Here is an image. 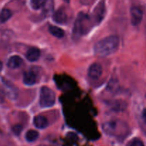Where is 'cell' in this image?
Listing matches in <instances>:
<instances>
[{"label":"cell","instance_id":"6da1fadb","mask_svg":"<svg viewBox=\"0 0 146 146\" xmlns=\"http://www.w3.org/2000/svg\"><path fill=\"white\" fill-rule=\"evenodd\" d=\"M119 46V38L117 36H109L98 41L94 46V52L101 57L108 56L115 52Z\"/></svg>","mask_w":146,"mask_h":146},{"label":"cell","instance_id":"7a4b0ae2","mask_svg":"<svg viewBox=\"0 0 146 146\" xmlns=\"http://www.w3.org/2000/svg\"><path fill=\"white\" fill-rule=\"evenodd\" d=\"M56 96L54 91L48 87L43 86L40 92L39 104L42 108H48L55 104Z\"/></svg>","mask_w":146,"mask_h":146},{"label":"cell","instance_id":"3957f363","mask_svg":"<svg viewBox=\"0 0 146 146\" xmlns=\"http://www.w3.org/2000/svg\"><path fill=\"white\" fill-rule=\"evenodd\" d=\"M131 22H132L133 25L137 26L142 21L143 13L140 8L137 7H133L131 9Z\"/></svg>","mask_w":146,"mask_h":146},{"label":"cell","instance_id":"277c9868","mask_svg":"<svg viewBox=\"0 0 146 146\" xmlns=\"http://www.w3.org/2000/svg\"><path fill=\"white\" fill-rule=\"evenodd\" d=\"M88 74L92 79H98L102 74V67L98 63H94L90 66L88 68Z\"/></svg>","mask_w":146,"mask_h":146},{"label":"cell","instance_id":"5b68a950","mask_svg":"<svg viewBox=\"0 0 146 146\" xmlns=\"http://www.w3.org/2000/svg\"><path fill=\"white\" fill-rule=\"evenodd\" d=\"M67 14L64 9H59L53 15V19L54 21L60 24H64L67 22Z\"/></svg>","mask_w":146,"mask_h":146},{"label":"cell","instance_id":"8992f818","mask_svg":"<svg viewBox=\"0 0 146 146\" xmlns=\"http://www.w3.org/2000/svg\"><path fill=\"white\" fill-rule=\"evenodd\" d=\"M41 56V51L38 48L36 47H31L27 51L26 54V58L29 61L34 62L37 61Z\"/></svg>","mask_w":146,"mask_h":146},{"label":"cell","instance_id":"52a82bcc","mask_svg":"<svg viewBox=\"0 0 146 146\" xmlns=\"http://www.w3.org/2000/svg\"><path fill=\"white\" fill-rule=\"evenodd\" d=\"M23 81L27 86L34 85L36 82V76L33 71H27L24 73Z\"/></svg>","mask_w":146,"mask_h":146},{"label":"cell","instance_id":"ba28073f","mask_svg":"<svg viewBox=\"0 0 146 146\" xmlns=\"http://www.w3.org/2000/svg\"><path fill=\"white\" fill-rule=\"evenodd\" d=\"M34 124L37 128L44 129L46 128L48 125V120L43 115H37L34 119Z\"/></svg>","mask_w":146,"mask_h":146},{"label":"cell","instance_id":"9c48e42d","mask_svg":"<svg viewBox=\"0 0 146 146\" xmlns=\"http://www.w3.org/2000/svg\"><path fill=\"white\" fill-rule=\"evenodd\" d=\"M21 64H22V59L19 56H13L11 58H9L7 66L9 68L15 69V68H19L21 65Z\"/></svg>","mask_w":146,"mask_h":146},{"label":"cell","instance_id":"30bf717a","mask_svg":"<svg viewBox=\"0 0 146 146\" xmlns=\"http://www.w3.org/2000/svg\"><path fill=\"white\" fill-rule=\"evenodd\" d=\"M104 13H105V5H104V1H101L95 9V11H94L96 19L98 21H101L104 17Z\"/></svg>","mask_w":146,"mask_h":146},{"label":"cell","instance_id":"8fae6325","mask_svg":"<svg viewBox=\"0 0 146 146\" xmlns=\"http://www.w3.org/2000/svg\"><path fill=\"white\" fill-rule=\"evenodd\" d=\"M48 31H49L50 34H51L54 36L58 38H63L64 36V34H65L64 30L58 28V27H55V26H51V27H49Z\"/></svg>","mask_w":146,"mask_h":146},{"label":"cell","instance_id":"7c38bea8","mask_svg":"<svg viewBox=\"0 0 146 146\" xmlns=\"http://www.w3.org/2000/svg\"><path fill=\"white\" fill-rule=\"evenodd\" d=\"M11 15H12V13H11V10H9V9H3L0 11V22H6L11 18Z\"/></svg>","mask_w":146,"mask_h":146},{"label":"cell","instance_id":"4fadbf2b","mask_svg":"<svg viewBox=\"0 0 146 146\" xmlns=\"http://www.w3.org/2000/svg\"><path fill=\"white\" fill-rule=\"evenodd\" d=\"M38 138V133L36 131L29 130L26 133V140L28 142H34Z\"/></svg>","mask_w":146,"mask_h":146},{"label":"cell","instance_id":"5bb4252c","mask_svg":"<svg viewBox=\"0 0 146 146\" xmlns=\"http://www.w3.org/2000/svg\"><path fill=\"white\" fill-rule=\"evenodd\" d=\"M46 3V0H31V6L34 9L42 8Z\"/></svg>","mask_w":146,"mask_h":146},{"label":"cell","instance_id":"9a60e30c","mask_svg":"<svg viewBox=\"0 0 146 146\" xmlns=\"http://www.w3.org/2000/svg\"><path fill=\"white\" fill-rule=\"evenodd\" d=\"M129 146H145L144 143L141 140L138 138H134L133 140L131 141Z\"/></svg>","mask_w":146,"mask_h":146},{"label":"cell","instance_id":"2e32d148","mask_svg":"<svg viewBox=\"0 0 146 146\" xmlns=\"http://www.w3.org/2000/svg\"><path fill=\"white\" fill-rule=\"evenodd\" d=\"M22 126H21V125H19V124H18V125H15L14 127L12 128V131L13 133H14L15 135H19L20 133H21V132L22 131Z\"/></svg>","mask_w":146,"mask_h":146},{"label":"cell","instance_id":"e0dca14e","mask_svg":"<svg viewBox=\"0 0 146 146\" xmlns=\"http://www.w3.org/2000/svg\"><path fill=\"white\" fill-rule=\"evenodd\" d=\"M142 118H143V120L144 122L146 123V108H145V109L143 110V111Z\"/></svg>","mask_w":146,"mask_h":146},{"label":"cell","instance_id":"ac0fdd59","mask_svg":"<svg viewBox=\"0 0 146 146\" xmlns=\"http://www.w3.org/2000/svg\"><path fill=\"white\" fill-rule=\"evenodd\" d=\"M2 68H3V64L1 61H0V72H1V71L2 70Z\"/></svg>","mask_w":146,"mask_h":146}]
</instances>
